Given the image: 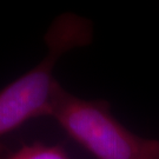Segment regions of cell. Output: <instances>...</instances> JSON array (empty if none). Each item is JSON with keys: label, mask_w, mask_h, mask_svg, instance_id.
I'll list each match as a JSON object with an SVG mask.
<instances>
[{"label": "cell", "mask_w": 159, "mask_h": 159, "mask_svg": "<svg viewBox=\"0 0 159 159\" xmlns=\"http://www.w3.org/2000/svg\"><path fill=\"white\" fill-rule=\"evenodd\" d=\"M93 26L86 18L64 13L54 19L45 34L46 56L37 66L0 91V137L34 118L50 117L60 84L54 67L65 53L89 45Z\"/></svg>", "instance_id": "cell-1"}, {"label": "cell", "mask_w": 159, "mask_h": 159, "mask_svg": "<svg viewBox=\"0 0 159 159\" xmlns=\"http://www.w3.org/2000/svg\"><path fill=\"white\" fill-rule=\"evenodd\" d=\"M50 117L97 159H159V142L133 134L106 100H89L59 87Z\"/></svg>", "instance_id": "cell-2"}, {"label": "cell", "mask_w": 159, "mask_h": 159, "mask_svg": "<svg viewBox=\"0 0 159 159\" xmlns=\"http://www.w3.org/2000/svg\"><path fill=\"white\" fill-rule=\"evenodd\" d=\"M0 159H70L66 152L58 145H45L43 143H34L24 145L14 153Z\"/></svg>", "instance_id": "cell-3"}]
</instances>
